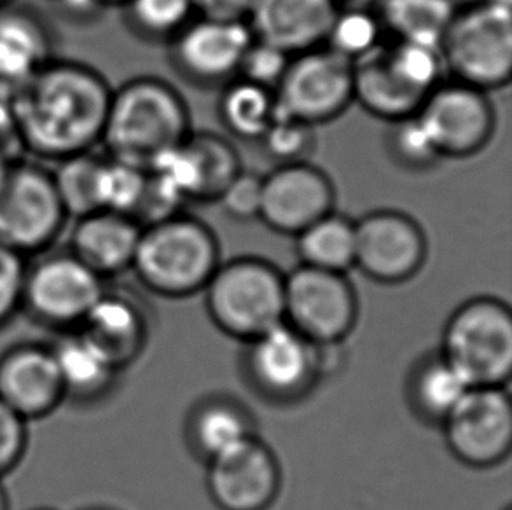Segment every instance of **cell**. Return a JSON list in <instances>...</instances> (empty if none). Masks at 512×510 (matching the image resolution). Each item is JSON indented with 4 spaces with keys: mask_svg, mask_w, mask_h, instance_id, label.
Instances as JSON below:
<instances>
[{
    "mask_svg": "<svg viewBox=\"0 0 512 510\" xmlns=\"http://www.w3.org/2000/svg\"><path fill=\"white\" fill-rule=\"evenodd\" d=\"M481 2H486V4H493V6L500 7H511L512 0H481Z\"/></svg>",
    "mask_w": 512,
    "mask_h": 510,
    "instance_id": "obj_45",
    "label": "cell"
},
{
    "mask_svg": "<svg viewBox=\"0 0 512 510\" xmlns=\"http://www.w3.org/2000/svg\"><path fill=\"white\" fill-rule=\"evenodd\" d=\"M62 376L65 399L79 402L102 397L116 381L119 369L83 332L72 329L51 345Z\"/></svg>",
    "mask_w": 512,
    "mask_h": 510,
    "instance_id": "obj_24",
    "label": "cell"
},
{
    "mask_svg": "<svg viewBox=\"0 0 512 510\" xmlns=\"http://www.w3.org/2000/svg\"><path fill=\"white\" fill-rule=\"evenodd\" d=\"M285 322L315 345H331L352 331L357 301L345 275L299 266L284 278Z\"/></svg>",
    "mask_w": 512,
    "mask_h": 510,
    "instance_id": "obj_10",
    "label": "cell"
},
{
    "mask_svg": "<svg viewBox=\"0 0 512 510\" xmlns=\"http://www.w3.org/2000/svg\"><path fill=\"white\" fill-rule=\"evenodd\" d=\"M140 235L142 226L132 217L98 210L77 219L69 252L105 280L132 268Z\"/></svg>",
    "mask_w": 512,
    "mask_h": 510,
    "instance_id": "obj_21",
    "label": "cell"
},
{
    "mask_svg": "<svg viewBox=\"0 0 512 510\" xmlns=\"http://www.w3.org/2000/svg\"><path fill=\"white\" fill-rule=\"evenodd\" d=\"M284 278L270 262L252 257L219 264L205 287L208 313L231 336L257 338L285 322Z\"/></svg>",
    "mask_w": 512,
    "mask_h": 510,
    "instance_id": "obj_6",
    "label": "cell"
},
{
    "mask_svg": "<svg viewBox=\"0 0 512 510\" xmlns=\"http://www.w3.org/2000/svg\"><path fill=\"white\" fill-rule=\"evenodd\" d=\"M457 7L455 0H380L376 11L394 41L441 48Z\"/></svg>",
    "mask_w": 512,
    "mask_h": 510,
    "instance_id": "obj_25",
    "label": "cell"
},
{
    "mask_svg": "<svg viewBox=\"0 0 512 510\" xmlns=\"http://www.w3.org/2000/svg\"><path fill=\"white\" fill-rule=\"evenodd\" d=\"M191 131L186 100L172 84L158 77H135L112 90L100 144L109 158L147 168Z\"/></svg>",
    "mask_w": 512,
    "mask_h": 510,
    "instance_id": "obj_2",
    "label": "cell"
},
{
    "mask_svg": "<svg viewBox=\"0 0 512 510\" xmlns=\"http://www.w3.org/2000/svg\"><path fill=\"white\" fill-rule=\"evenodd\" d=\"M338 11L336 0H256L247 25L259 41L294 56L324 46Z\"/></svg>",
    "mask_w": 512,
    "mask_h": 510,
    "instance_id": "obj_19",
    "label": "cell"
},
{
    "mask_svg": "<svg viewBox=\"0 0 512 510\" xmlns=\"http://www.w3.org/2000/svg\"><path fill=\"white\" fill-rule=\"evenodd\" d=\"M0 400L25 421L55 413L65 390L51 345L23 343L0 355Z\"/></svg>",
    "mask_w": 512,
    "mask_h": 510,
    "instance_id": "obj_18",
    "label": "cell"
},
{
    "mask_svg": "<svg viewBox=\"0 0 512 510\" xmlns=\"http://www.w3.org/2000/svg\"><path fill=\"white\" fill-rule=\"evenodd\" d=\"M247 364L254 383L275 399L298 397L320 374L317 345L287 322L250 339Z\"/></svg>",
    "mask_w": 512,
    "mask_h": 510,
    "instance_id": "obj_17",
    "label": "cell"
},
{
    "mask_svg": "<svg viewBox=\"0 0 512 510\" xmlns=\"http://www.w3.org/2000/svg\"><path fill=\"white\" fill-rule=\"evenodd\" d=\"M441 158H471L483 151L495 131V111L485 91L443 81L416 112Z\"/></svg>",
    "mask_w": 512,
    "mask_h": 510,
    "instance_id": "obj_12",
    "label": "cell"
},
{
    "mask_svg": "<svg viewBox=\"0 0 512 510\" xmlns=\"http://www.w3.org/2000/svg\"><path fill=\"white\" fill-rule=\"evenodd\" d=\"M111 97L97 69L53 58L9 104L25 152L58 163L102 142Z\"/></svg>",
    "mask_w": 512,
    "mask_h": 510,
    "instance_id": "obj_1",
    "label": "cell"
},
{
    "mask_svg": "<svg viewBox=\"0 0 512 510\" xmlns=\"http://www.w3.org/2000/svg\"><path fill=\"white\" fill-rule=\"evenodd\" d=\"M313 128L315 126L275 112V118L259 144L268 158L273 159L277 165L303 163L308 161L315 149Z\"/></svg>",
    "mask_w": 512,
    "mask_h": 510,
    "instance_id": "obj_35",
    "label": "cell"
},
{
    "mask_svg": "<svg viewBox=\"0 0 512 510\" xmlns=\"http://www.w3.org/2000/svg\"><path fill=\"white\" fill-rule=\"evenodd\" d=\"M340 7H376L380 0H336Z\"/></svg>",
    "mask_w": 512,
    "mask_h": 510,
    "instance_id": "obj_42",
    "label": "cell"
},
{
    "mask_svg": "<svg viewBox=\"0 0 512 510\" xmlns=\"http://www.w3.org/2000/svg\"><path fill=\"white\" fill-rule=\"evenodd\" d=\"M256 0H193L194 13L201 18L247 21Z\"/></svg>",
    "mask_w": 512,
    "mask_h": 510,
    "instance_id": "obj_41",
    "label": "cell"
},
{
    "mask_svg": "<svg viewBox=\"0 0 512 510\" xmlns=\"http://www.w3.org/2000/svg\"><path fill=\"white\" fill-rule=\"evenodd\" d=\"M186 145L198 179L196 201H217L229 182L243 170L238 152L228 138L210 131H191Z\"/></svg>",
    "mask_w": 512,
    "mask_h": 510,
    "instance_id": "obj_29",
    "label": "cell"
},
{
    "mask_svg": "<svg viewBox=\"0 0 512 510\" xmlns=\"http://www.w3.org/2000/svg\"><path fill=\"white\" fill-rule=\"evenodd\" d=\"M208 463V491L222 510H266L277 497V460L252 435Z\"/></svg>",
    "mask_w": 512,
    "mask_h": 510,
    "instance_id": "obj_16",
    "label": "cell"
},
{
    "mask_svg": "<svg viewBox=\"0 0 512 510\" xmlns=\"http://www.w3.org/2000/svg\"><path fill=\"white\" fill-rule=\"evenodd\" d=\"M69 215L46 166L20 159L0 170V243L21 257L48 250Z\"/></svg>",
    "mask_w": 512,
    "mask_h": 510,
    "instance_id": "obj_5",
    "label": "cell"
},
{
    "mask_svg": "<svg viewBox=\"0 0 512 510\" xmlns=\"http://www.w3.org/2000/svg\"><path fill=\"white\" fill-rule=\"evenodd\" d=\"M37 510H49V509H37Z\"/></svg>",
    "mask_w": 512,
    "mask_h": 510,
    "instance_id": "obj_47",
    "label": "cell"
},
{
    "mask_svg": "<svg viewBox=\"0 0 512 510\" xmlns=\"http://www.w3.org/2000/svg\"><path fill=\"white\" fill-rule=\"evenodd\" d=\"M425 98L395 67L387 41L353 63V102L374 118L394 123L415 116Z\"/></svg>",
    "mask_w": 512,
    "mask_h": 510,
    "instance_id": "obj_22",
    "label": "cell"
},
{
    "mask_svg": "<svg viewBox=\"0 0 512 510\" xmlns=\"http://www.w3.org/2000/svg\"><path fill=\"white\" fill-rule=\"evenodd\" d=\"M105 156L83 152L58 161L53 180L56 193L69 217L81 219L84 215L104 210Z\"/></svg>",
    "mask_w": 512,
    "mask_h": 510,
    "instance_id": "obj_28",
    "label": "cell"
},
{
    "mask_svg": "<svg viewBox=\"0 0 512 510\" xmlns=\"http://www.w3.org/2000/svg\"><path fill=\"white\" fill-rule=\"evenodd\" d=\"M263 198V175L242 172L229 182L217 203L235 221L249 222L259 219Z\"/></svg>",
    "mask_w": 512,
    "mask_h": 510,
    "instance_id": "obj_37",
    "label": "cell"
},
{
    "mask_svg": "<svg viewBox=\"0 0 512 510\" xmlns=\"http://www.w3.org/2000/svg\"><path fill=\"white\" fill-rule=\"evenodd\" d=\"M443 423L453 455L467 465L490 467L511 451L512 406L504 386H474Z\"/></svg>",
    "mask_w": 512,
    "mask_h": 510,
    "instance_id": "obj_13",
    "label": "cell"
},
{
    "mask_svg": "<svg viewBox=\"0 0 512 510\" xmlns=\"http://www.w3.org/2000/svg\"><path fill=\"white\" fill-rule=\"evenodd\" d=\"M277 112L317 126L353 104V63L326 46L294 55L275 90Z\"/></svg>",
    "mask_w": 512,
    "mask_h": 510,
    "instance_id": "obj_8",
    "label": "cell"
},
{
    "mask_svg": "<svg viewBox=\"0 0 512 510\" xmlns=\"http://www.w3.org/2000/svg\"><path fill=\"white\" fill-rule=\"evenodd\" d=\"M6 4H11V0H0V6H6Z\"/></svg>",
    "mask_w": 512,
    "mask_h": 510,
    "instance_id": "obj_46",
    "label": "cell"
},
{
    "mask_svg": "<svg viewBox=\"0 0 512 510\" xmlns=\"http://www.w3.org/2000/svg\"><path fill=\"white\" fill-rule=\"evenodd\" d=\"M245 414L228 402H210L198 409L191 421L194 446L208 460L250 437Z\"/></svg>",
    "mask_w": 512,
    "mask_h": 510,
    "instance_id": "obj_33",
    "label": "cell"
},
{
    "mask_svg": "<svg viewBox=\"0 0 512 510\" xmlns=\"http://www.w3.org/2000/svg\"><path fill=\"white\" fill-rule=\"evenodd\" d=\"M125 20L133 34L154 44H168L193 20V0H128Z\"/></svg>",
    "mask_w": 512,
    "mask_h": 510,
    "instance_id": "obj_32",
    "label": "cell"
},
{
    "mask_svg": "<svg viewBox=\"0 0 512 510\" xmlns=\"http://www.w3.org/2000/svg\"><path fill=\"white\" fill-rule=\"evenodd\" d=\"M27 444V421L0 400V477L18 467Z\"/></svg>",
    "mask_w": 512,
    "mask_h": 510,
    "instance_id": "obj_39",
    "label": "cell"
},
{
    "mask_svg": "<svg viewBox=\"0 0 512 510\" xmlns=\"http://www.w3.org/2000/svg\"><path fill=\"white\" fill-rule=\"evenodd\" d=\"M303 266L345 275L355 266V221L331 212L296 235Z\"/></svg>",
    "mask_w": 512,
    "mask_h": 510,
    "instance_id": "obj_26",
    "label": "cell"
},
{
    "mask_svg": "<svg viewBox=\"0 0 512 510\" xmlns=\"http://www.w3.org/2000/svg\"><path fill=\"white\" fill-rule=\"evenodd\" d=\"M254 41L247 21L208 20L194 16L168 42L173 70L200 88H224L238 77L243 55Z\"/></svg>",
    "mask_w": 512,
    "mask_h": 510,
    "instance_id": "obj_11",
    "label": "cell"
},
{
    "mask_svg": "<svg viewBox=\"0 0 512 510\" xmlns=\"http://www.w3.org/2000/svg\"><path fill=\"white\" fill-rule=\"evenodd\" d=\"M441 355L472 388L506 385L512 373L511 310L492 297L464 304L446 325Z\"/></svg>",
    "mask_w": 512,
    "mask_h": 510,
    "instance_id": "obj_7",
    "label": "cell"
},
{
    "mask_svg": "<svg viewBox=\"0 0 512 510\" xmlns=\"http://www.w3.org/2000/svg\"><path fill=\"white\" fill-rule=\"evenodd\" d=\"M334 203L336 189L326 172L308 161L277 165L263 175L259 221L275 233L296 236L334 212Z\"/></svg>",
    "mask_w": 512,
    "mask_h": 510,
    "instance_id": "obj_15",
    "label": "cell"
},
{
    "mask_svg": "<svg viewBox=\"0 0 512 510\" xmlns=\"http://www.w3.org/2000/svg\"><path fill=\"white\" fill-rule=\"evenodd\" d=\"M105 292L104 278L76 255L51 254L27 266L21 308L41 324L72 331Z\"/></svg>",
    "mask_w": 512,
    "mask_h": 510,
    "instance_id": "obj_9",
    "label": "cell"
},
{
    "mask_svg": "<svg viewBox=\"0 0 512 510\" xmlns=\"http://www.w3.org/2000/svg\"><path fill=\"white\" fill-rule=\"evenodd\" d=\"M219 261L214 231L180 212L142 228L132 269L147 289L184 297L207 287Z\"/></svg>",
    "mask_w": 512,
    "mask_h": 510,
    "instance_id": "obj_3",
    "label": "cell"
},
{
    "mask_svg": "<svg viewBox=\"0 0 512 510\" xmlns=\"http://www.w3.org/2000/svg\"><path fill=\"white\" fill-rule=\"evenodd\" d=\"M53 58V37L39 14L0 6V102H11Z\"/></svg>",
    "mask_w": 512,
    "mask_h": 510,
    "instance_id": "obj_20",
    "label": "cell"
},
{
    "mask_svg": "<svg viewBox=\"0 0 512 510\" xmlns=\"http://www.w3.org/2000/svg\"><path fill=\"white\" fill-rule=\"evenodd\" d=\"M105 9H111V7H123L128 0H98Z\"/></svg>",
    "mask_w": 512,
    "mask_h": 510,
    "instance_id": "obj_43",
    "label": "cell"
},
{
    "mask_svg": "<svg viewBox=\"0 0 512 510\" xmlns=\"http://www.w3.org/2000/svg\"><path fill=\"white\" fill-rule=\"evenodd\" d=\"M292 56L270 42L259 41L254 37L249 49L243 55L238 77L249 83L263 86L266 90H277L284 79Z\"/></svg>",
    "mask_w": 512,
    "mask_h": 510,
    "instance_id": "obj_36",
    "label": "cell"
},
{
    "mask_svg": "<svg viewBox=\"0 0 512 510\" xmlns=\"http://www.w3.org/2000/svg\"><path fill=\"white\" fill-rule=\"evenodd\" d=\"M77 331L121 369L139 355L146 341V320L132 299L105 292L84 317Z\"/></svg>",
    "mask_w": 512,
    "mask_h": 510,
    "instance_id": "obj_23",
    "label": "cell"
},
{
    "mask_svg": "<svg viewBox=\"0 0 512 510\" xmlns=\"http://www.w3.org/2000/svg\"><path fill=\"white\" fill-rule=\"evenodd\" d=\"M472 386L443 355L423 362L416 369L411 393L416 409L430 420L443 423Z\"/></svg>",
    "mask_w": 512,
    "mask_h": 510,
    "instance_id": "obj_30",
    "label": "cell"
},
{
    "mask_svg": "<svg viewBox=\"0 0 512 510\" xmlns=\"http://www.w3.org/2000/svg\"><path fill=\"white\" fill-rule=\"evenodd\" d=\"M387 151L394 163L409 172L429 170L437 165L439 159H443L432 142L429 131L425 130L416 114L390 123Z\"/></svg>",
    "mask_w": 512,
    "mask_h": 510,
    "instance_id": "obj_34",
    "label": "cell"
},
{
    "mask_svg": "<svg viewBox=\"0 0 512 510\" xmlns=\"http://www.w3.org/2000/svg\"><path fill=\"white\" fill-rule=\"evenodd\" d=\"M55 2H56V0H55Z\"/></svg>",
    "mask_w": 512,
    "mask_h": 510,
    "instance_id": "obj_48",
    "label": "cell"
},
{
    "mask_svg": "<svg viewBox=\"0 0 512 510\" xmlns=\"http://www.w3.org/2000/svg\"><path fill=\"white\" fill-rule=\"evenodd\" d=\"M27 152L9 102H0V170L23 159Z\"/></svg>",
    "mask_w": 512,
    "mask_h": 510,
    "instance_id": "obj_40",
    "label": "cell"
},
{
    "mask_svg": "<svg viewBox=\"0 0 512 510\" xmlns=\"http://www.w3.org/2000/svg\"><path fill=\"white\" fill-rule=\"evenodd\" d=\"M385 28L376 7H340L324 46L355 63L385 42Z\"/></svg>",
    "mask_w": 512,
    "mask_h": 510,
    "instance_id": "obj_31",
    "label": "cell"
},
{
    "mask_svg": "<svg viewBox=\"0 0 512 510\" xmlns=\"http://www.w3.org/2000/svg\"><path fill=\"white\" fill-rule=\"evenodd\" d=\"M0 510H9V498H7L6 490L2 488V484H0Z\"/></svg>",
    "mask_w": 512,
    "mask_h": 510,
    "instance_id": "obj_44",
    "label": "cell"
},
{
    "mask_svg": "<svg viewBox=\"0 0 512 510\" xmlns=\"http://www.w3.org/2000/svg\"><path fill=\"white\" fill-rule=\"evenodd\" d=\"M219 119L229 135L259 142L275 118V91L236 77L221 88Z\"/></svg>",
    "mask_w": 512,
    "mask_h": 510,
    "instance_id": "obj_27",
    "label": "cell"
},
{
    "mask_svg": "<svg viewBox=\"0 0 512 510\" xmlns=\"http://www.w3.org/2000/svg\"><path fill=\"white\" fill-rule=\"evenodd\" d=\"M439 49L458 83L485 93L504 88L512 76L511 7L481 0L458 6Z\"/></svg>",
    "mask_w": 512,
    "mask_h": 510,
    "instance_id": "obj_4",
    "label": "cell"
},
{
    "mask_svg": "<svg viewBox=\"0 0 512 510\" xmlns=\"http://www.w3.org/2000/svg\"><path fill=\"white\" fill-rule=\"evenodd\" d=\"M25 257L0 243V329L18 313L23 296Z\"/></svg>",
    "mask_w": 512,
    "mask_h": 510,
    "instance_id": "obj_38",
    "label": "cell"
},
{
    "mask_svg": "<svg viewBox=\"0 0 512 510\" xmlns=\"http://www.w3.org/2000/svg\"><path fill=\"white\" fill-rule=\"evenodd\" d=\"M427 257L420 224L399 210H374L355 221V266L381 283L415 276Z\"/></svg>",
    "mask_w": 512,
    "mask_h": 510,
    "instance_id": "obj_14",
    "label": "cell"
}]
</instances>
